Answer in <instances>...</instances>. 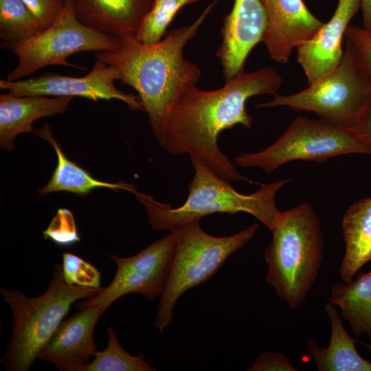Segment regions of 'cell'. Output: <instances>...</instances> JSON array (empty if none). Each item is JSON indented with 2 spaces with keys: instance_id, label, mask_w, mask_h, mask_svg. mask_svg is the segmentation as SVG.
I'll use <instances>...</instances> for the list:
<instances>
[{
  "instance_id": "ac0fdd59",
  "label": "cell",
  "mask_w": 371,
  "mask_h": 371,
  "mask_svg": "<svg viewBox=\"0 0 371 371\" xmlns=\"http://www.w3.org/2000/svg\"><path fill=\"white\" fill-rule=\"evenodd\" d=\"M329 319L331 333L326 348L319 347L314 339L306 341V350L318 371H371V361L364 359L355 344H368L352 337L345 329L342 318L335 305L328 301L324 305Z\"/></svg>"
},
{
  "instance_id": "9a60e30c",
  "label": "cell",
  "mask_w": 371,
  "mask_h": 371,
  "mask_svg": "<svg viewBox=\"0 0 371 371\" xmlns=\"http://www.w3.org/2000/svg\"><path fill=\"white\" fill-rule=\"evenodd\" d=\"M361 0H338L335 12L317 34L297 49V59L311 85L332 72L344 56L341 42Z\"/></svg>"
},
{
  "instance_id": "7a4b0ae2",
  "label": "cell",
  "mask_w": 371,
  "mask_h": 371,
  "mask_svg": "<svg viewBox=\"0 0 371 371\" xmlns=\"http://www.w3.org/2000/svg\"><path fill=\"white\" fill-rule=\"evenodd\" d=\"M216 3L214 0L192 23L172 30L157 43L146 44L135 37L119 38L115 49L95 52L96 60L117 68L120 81L138 93L157 139L176 99L200 78L199 67L184 57L183 49Z\"/></svg>"
},
{
  "instance_id": "f546056e",
  "label": "cell",
  "mask_w": 371,
  "mask_h": 371,
  "mask_svg": "<svg viewBox=\"0 0 371 371\" xmlns=\"http://www.w3.org/2000/svg\"><path fill=\"white\" fill-rule=\"evenodd\" d=\"M353 130L371 146V96Z\"/></svg>"
},
{
  "instance_id": "8fae6325",
  "label": "cell",
  "mask_w": 371,
  "mask_h": 371,
  "mask_svg": "<svg viewBox=\"0 0 371 371\" xmlns=\"http://www.w3.org/2000/svg\"><path fill=\"white\" fill-rule=\"evenodd\" d=\"M120 71L113 66L96 60L91 71L82 77L62 76L46 72L25 80H0V89L18 96L82 97L93 101L116 99L124 102L133 111H144L140 98L118 89L115 82L120 80Z\"/></svg>"
},
{
  "instance_id": "d6986e66",
  "label": "cell",
  "mask_w": 371,
  "mask_h": 371,
  "mask_svg": "<svg viewBox=\"0 0 371 371\" xmlns=\"http://www.w3.org/2000/svg\"><path fill=\"white\" fill-rule=\"evenodd\" d=\"M342 234L345 251L339 275L344 282H348L371 262V196L348 207L342 218Z\"/></svg>"
},
{
  "instance_id": "484cf974",
  "label": "cell",
  "mask_w": 371,
  "mask_h": 371,
  "mask_svg": "<svg viewBox=\"0 0 371 371\" xmlns=\"http://www.w3.org/2000/svg\"><path fill=\"white\" fill-rule=\"evenodd\" d=\"M345 36L353 49L361 70L371 85V29L350 25Z\"/></svg>"
},
{
  "instance_id": "5bb4252c",
  "label": "cell",
  "mask_w": 371,
  "mask_h": 371,
  "mask_svg": "<svg viewBox=\"0 0 371 371\" xmlns=\"http://www.w3.org/2000/svg\"><path fill=\"white\" fill-rule=\"evenodd\" d=\"M260 1L268 22L262 42L270 57L280 63H286L293 49L313 38L324 23L302 0Z\"/></svg>"
},
{
  "instance_id": "ba28073f",
  "label": "cell",
  "mask_w": 371,
  "mask_h": 371,
  "mask_svg": "<svg viewBox=\"0 0 371 371\" xmlns=\"http://www.w3.org/2000/svg\"><path fill=\"white\" fill-rule=\"evenodd\" d=\"M120 45L119 38L97 32L79 21L74 0H65L63 8L56 21L34 36L19 42H2L1 47L14 54L18 64L7 76V80H21L49 65H63L80 70L86 68L74 65L67 58L85 52L112 50Z\"/></svg>"
},
{
  "instance_id": "3957f363",
  "label": "cell",
  "mask_w": 371,
  "mask_h": 371,
  "mask_svg": "<svg viewBox=\"0 0 371 371\" xmlns=\"http://www.w3.org/2000/svg\"><path fill=\"white\" fill-rule=\"evenodd\" d=\"M264 256L266 281L291 309L305 302L322 265L324 239L319 216L308 202L280 211Z\"/></svg>"
},
{
  "instance_id": "4dcf8cb0",
  "label": "cell",
  "mask_w": 371,
  "mask_h": 371,
  "mask_svg": "<svg viewBox=\"0 0 371 371\" xmlns=\"http://www.w3.org/2000/svg\"><path fill=\"white\" fill-rule=\"evenodd\" d=\"M363 27L371 29V0H361Z\"/></svg>"
},
{
  "instance_id": "8992f818",
  "label": "cell",
  "mask_w": 371,
  "mask_h": 371,
  "mask_svg": "<svg viewBox=\"0 0 371 371\" xmlns=\"http://www.w3.org/2000/svg\"><path fill=\"white\" fill-rule=\"evenodd\" d=\"M258 229V225L253 224L232 236L218 237L205 232L199 221H194L171 230L176 240L175 251L154 322L161 334L169 326L174 306L181 295L212 277L230 255L254 238Z\"/></svg>"
},
{
  "instance_id": "5b68a950",
  "label": "cell",
  "mask_w": 371,
  "mask_h": 371,
  "mask_svg": "<svg viewBox=\"0 0 371 371\" xmlns=\"http://www.w3.org/2000/svg\"><path fill=\"white\" fill-rule=\"evenodd\" d=\"M104 287L91 288L68 284L59 263L54 266L46 291L38 297H27L19 291L1 289L13 315L12 335L1 363L7 371H27L38 358L72 304L90 298Z\"/></svg>"
},
{
  "instance_id": "44dd1931",
  "label": "cell",
  "mask_w": 371,
  "mask_h": 371,
  "mask_svg": "<svg viewBox=\"0 0 371 371\" xmlns=\"http://www.w3.org/2000/svg\"><path fill=\"white\" fill-rule=\"evenodd\" d=\"M352 280L331 285L328 301L341 309L357 337L367 335L371 341V269Z\"/></svg>"
},
{
  "instance_id": "4fadbf2b",
  "label": "cell",
  "mask_w": 371,
  "mask_h": 371,
  "mask_svg": "<svg viewBox=\"0 0 371 371\" xmlns=\"http://www.w3.org/2000/svg\"><path fill=\"white\" fill-rule=\"evenodd\" d=\"M104 311L102 305L88 306L63 320L38 358L60 371H87L90 357L97 351L94 328Z\"/></svg>"
},
{
  "instance_id": "f1b7e54d",
  "label": "cell",
  "mask_w": 371,
  "mask_h": 371,
  "mask_svg": "<svg viewBox=\"0 0 371 371\" xmlns=\"http://www.w3.org/2000/svg\"><path fill=\"white\" fill-rule=\"evenodd\" d=\"M249 371H296L286 355L281 352L260 354L247 368Z\"/></svg>"
},
{
  "instance_id": "30bf717a",
  "label": "cell",
  "mask_w": 371,
  "mask_h": 371,
  "mask_svg": "<svg viewBox=\"0 0 371 371\" xmlns=\"http://www.w3.org/2000/svg\"><path fill=\"white\" fill-rule=\"evenodd\" d=\"M176 240L175 234L160 238L137 254L121 258L111 254L117 271L111 284L98 294L75 304L78 310L102 305L106 310L122 296L140 293L153 300L164 293L172 265Z\"/></svg>"
},
{
  "instance_id": "7402d4cb",
  "label": "cell",
  "mask_w": 371,
  "mask_h": 371,
  "mask_svg": "<svg viewBox=\"0 0 371 371\" xmlns=\"http://www.w3.org/2000/svg\"><path fill=\"white\" fill-rule=\"evenodd\" d=\"M41 29L21 0H0V38L16 43L37 34Z\"/></svg>"
},
{
  "instance_id": "cb8c5ba5",
  "label": "cell",
  "mask_w": 371,
  "mask_h": 371,
  "mask_svg": "<svg viewBox=\"0 0 371 371\" xmlns=\"http://www.w3.org/2000/svg\"><path fill=\"white\" fill-rule=\"evenodd\" d=\"M200 0H153L149 13L144 19L137 38L146 44L161 41L177 12L187 4Z\"/></svg>"
},
{
  "instance_id": "2e32d148",
  "label": "cell",
  "mask_w": 371,
  "mask_h": 371,
  "mask_svg": "<svg viewBox=\"0 0 371 371\" xmlns=\"http://www.w3.org/2000/svg\"><path fill=\"white\" fill-rule=\"evenodd\" d=\"M153 0H74L83 25L117 38H137Z\"/></svg>"
},
{
  "instance_id": "277c9868",
  "label": "cell",
  "mask_w": 371,
  "mask_h": 371,
  "mask_svg": "<svg viewBox=\"0 0 371 371\" xmlns=\"http://www.w3.org/2000/svg\"><path fill=\"white\" fill-rule=\"evenodd\" d=\"M190 161L194 172L189 183L188 198L182 205L173 208L148 194H135L146 207L149 224L154 230L171 231L184 223L200 221L206 215L240 212L252 215L272 229L280 212L276 196L291 179L263 183L252 194H244L199 159L190 157Z\"/></svg>"
},
{
  "instance_id": "52a82bcc",
  "label": "cell",
  "mask_w": 371,
  "mask_h": 371,
  "mask_svg": "<svg viewBox=\"0 0 371 371\" xmlns=\"http://www.w3.org/2000/svg\"><path fill=\"white\" fill-rule=\"evenodd\" d=\"M371 155V146L353 129L328 121L298 117L270 146L256 153H243L235 159L244 168H259L271 174L295 160L323 163L342 155Z\"/></svg>"
},
{
  "instance_id": "d4e9b609",
  "label": "cell",
  "mask_w": 371,
  "mask_h": 371,
  "mask_svg": "<svg viewBox=\"0 0 371 371\" xmlns=\"http://www.w3.org/2000/svg\"><path fill=\"white\" fill-rule=\"evenodd\" d=\"M63 275L71 285L100 288V272L91 264L70 252L63 254Z\"/></svg>"
},
{
  "instance_id": "ffe728a7",
  "label": "cell",
  "mask_w": 371,
  "mask_h": 371,
  "mask_svg": "<svg viewBox=\"0 0 371 371\" xmlns=\"http://www.w3.org/2000/svg\"><path fill=\"white\" fill-rule=\"evenodd\" d=\"M33 134L49 143L57 155V165L47 183L38 190L39 196L56 192H69L80 196H87L93 189L109 188L115 191L126 190L133 193L137 192L131 183L123 181L109 183L94 178L87 170L69 159L63 152L59 144L53 135L50 126L45 124L39 129H34Z\"/></svg>"
},
{
  "instance_id": "7c38bea8",
  "label": "cell",
  "mask_w": 371,
  "mask_h": 371,
  "mask_svg": "<svg viewBox=\"0 0 371 371\" xmlns=\"http://www.w3.org/2000/svg\"><path fill=\"white\" fill-rule=\"evenodd\" d=\"M267 23L260 0H234L231 12L224 18L222 41L216 53L225 82L244 71L249 54L262 42Z\"/></svg>"
},
{
  "instance_id": "e0dca14e",
  "label": "cell",
  "mask_w": 371,
  "mask_h": 371,
  "mask_svg": "<svg viewBox=\"0 0 371 371\" xmlns=\"http://www.w3.org/2000/svg\"><path fill=\"white\" fill-rule=\"evenodd\" d=\"M70 96H18L12 93L0 95V147L8 152L16 136L33 133L32 123L43 117L63 114L73 99Z\"/></svg>"
},
{
  "instance_id": "6da1fadb",
  "label": "cell",
  "mask_w": 371,
  "mask_h": 371,
  "mask_svg": "<svg viewBox=\"0 0 371 371\" xmlns=\"http://www.w3.org/2000/svg\"><path fill=\"white\" fill-rule=\"evenodd\" d=\"M282 84L273 67L239 73L222 87L202 90L196 85L183 90L170 109L158 139L163 149L175 155H189L229 182L253 181L240 173L218 145L219 134L240 124L253 125L246 110L249 98L276 95Z\"/></svg>"
},
{
  "instance_id": "603a6c76",
  "label": "cell",
  "mask_w": 371,
  "mask_h": 371,
  "mask_svg": "<svg viewBox=\"0 0 371 371\" xmlns=\"http://www.w3.org/2000/svg\"><path fill=\"white\" fill-rule=\"evenodd\" d=\"M108 346L102 351H96L87 371H155L148 364L143 353L131 356L124 350L114 330L108 327Z\"/></svg>"
},
{
  "instance_id": "83f0119b",
  "label": "cell",
  "mask_w": 371,
  "mask_h": 371,
  "mask_svg": "<svg viewBox=\"0 0 371 371\" xmlns=\"http://www.w3.org/2000/svg\"><path fill=\"white\" fill-rule=\"evenodd\" d=\"M36 20L41 30L49 27L60 14L65 0H21Z\"/></svg>"
},
{
  "instance_id": "4316f807",
  "label": "cell",
  "mask_w": 371,
  "mask_h": 371,
  "mask_svg": "<svg viewBox=\"0 0 371 371\" xmlns=\"http://www.w3.org/2000/svg\"><path fill=\"white\" fill-rule=\"evenodd\" d=\"M43 234L45 238H49L60 246H69L80 240L76 231L73 214L67 209L58 210Z\"/></svg>"
},
{
  "instance_id": "9c48e42d",
  "label": "cell",
  "mask_w": 371,
  "mask_h": 371,
  "mask_svg": "<svg viewBox=\"0 0 371 371\" xmlns=\"http://www.w3.org/2000/svg\"><path fill=\"white\" fill-rule=\"evenodd\" d=\"M339 65L328 75L297 93L275 95L258 108L287 106L315 113L320 119L353 129L371 96V85L346 41Z\"/></svg>"
}]
</instances>
